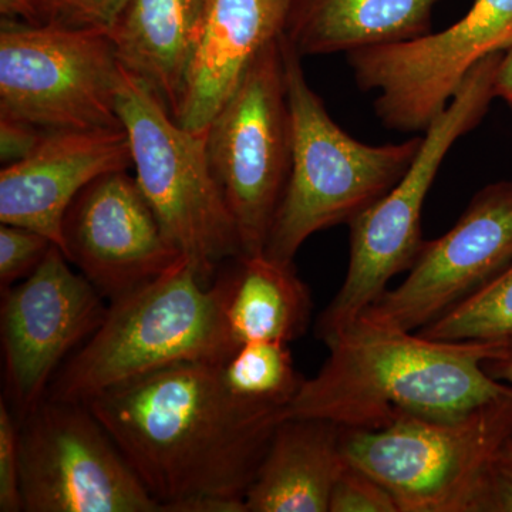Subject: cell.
<instances>
[{
  "label": "cell",
  "instance_id": "cell-1",
  "mask_svg": "<svg viewBox=\"0 0 512 512\" xmlns=\"http://www.w3.org/2000/svg\"><path fill=\"white\" fill-rule=\"evenodd\" d=\"M221 365L181 363L86 403L161 511L247 512L285 409L239 399Z\"/></svg>",
  "mask_w": 512,
  "mask_h": 512
},
{
  "label": "cell",
  "instance_id": "cell-2",
  "mask_svg": "<svg viewBox=\"0 0 512 512\" xmlns=\"http://www.w3.org/2000/svg\"><path fill=\"white\" fill-rule=\"evenodd\" d=\"M507 342H446L359 318L325 343L328 359L303 380L285 419L349 430H380L404 417L454 419L512 392L484 367Z\"/></svg>",
  "mask_w": 512,
  "mask_h": 512
},
{
  "label": "cell",
  "instance_id": "cell-3",
  "mask_svg": "<svg viewBox=\"0 0 512 512\" xmlns=\"http://www.w3.org/2000/svg\"><path fill=\"white\" fill-rule=\"evenodd\" d=\"M238 348L225 320L220 284H202L185 261L109 302L99 329L63 363L46 399L86 404L167 367L225 363Z\"/></svg>",
  "mask_w": 512,
  "mask_h": 512
},
{
  "label": "cell",
  "instance_id": "cell-4",
  "mask_svg": "<svg viewBox=\"0 0 512 512\" xmlns=\"http://www.w3.org/2000/svg\"><path fill=\"white\" fill-rule=\"evenodd\" d=\"M281 50L291 113V168L264 254L293 265L313 234L349 225L392 190L412 164L423 137L386 146L360 143L330 117L306 80L302 56L285 35Z\"/></svg>",
  "mask_w": 512,
  "mask_h": 512
},
{
  "label": "cell",
  "instance_id": "cell-5",
  "mask_svg": "<svg viewBox=\"0 0 512 512\" xmlns=\"http://www.w3.org/2000/svg\"><path fill=\"white\" fill-rule=\"evenodd\" d=\"M504 53L485 57L468 72L446 109L423 131L419 151L406 173L350 222L345 281L316 322V338L323 343L359 319L389 289L394 276L409 272L419 258L426 242L421 232L424 201L448 151L490 109L495 74Z\"/></svg>",
  "mask_w": 512,
  "mask_h": 512
},
{
  "label": "cell",
  "instance_id": "cell-6",
  "mask_svg": "<svg viewBox=\"0 0 512 512\" xmlns=\"http://www.w3.org/2000/svg\"><path fill=\"white\" fill-rule=\"evenodd\" d=\"M117 113L144 197L202 284L212 285L222 264L244 252L211 171L207 130L180 126L156 93L121 66Z\"/></svg>",
  "mask_w": 512,
  "mask_h": 512
},
{
  "label": "cell",
  "instance_id": "cell-7",
  "mask_svg": "<svg viewBox=\"0 0 512 512\" xmlns=\"http://www.w3.org/2000/svg\"><path fill=\"white\" fill-rule=\"evenodd\" d=\"M511 436L512 392L454 419L343 429V451L390 491L400 512H478L494 458Z\"/></svg>",
  "mask_w": 512,
  "mask_h": 512
},
{
  "label": "cell",
  "instance_id": "cell-8",
  "mask_svg": "<svg viewBox=\"0 0 512 512\" xmlns=\"http://www.w3.org/2000/svg\"><path fill=\"white\" fill-rule=\"evenodd\" d=\"M119 72L103 30L2 19L0 113L47 131L123 128Z\"/></svg>",
  "mask_w": 512,
  "mask_h": 512
},
{
  "label": "cell",
  "instance_id": "cell-9",
  "mask_svg": "<svg viewBox=\"0 0 512 512\" xmlns=\"http://www.w3.org/2000/svg\"><path fill=\"white\" fill-rule=\"evenodd\" d=\"M292 131L281 39L249 67L207 127L208 161L244 255L264 254L291 168Z\"/></svg>",
  "mask_w": 512,
  "mask_h": 512
},
{
  "label": "cell",
  "instance_id": "cell-10",
  "mask_svg": "<svg viewBox=\"0 0 512 512\" xmlns=\"http://www.w3.org/2000/svg\"><path fill=\"white\" fill-rule=\"evenodd\" d=\"M25 512H160L83 403L43 400L19 420Z\"/></svg>",
  "mask_w": 512,
  "mask_h": 512
},
{
  "label": "cell",
  "instance_id": "cell-11",
  "mask_svg": "<svg viewBox=\"0 0 512 512\" xmlns=\"http://www.w3.org/2000/svg\"><path fill=\"white\" fill-rule=\"evenodd\" d=\"M511 47L512 0H474L439 33L346 56L357 86L377 93L375 111L384 126L423 133L478 62Z\"/></svg>",
  "mask_w": 512,
  "mask_h": 512
},
{
  "label": "cell",
  "instance_id": "cell-12",
  "mask_svg": "<svg viewBox=\"0 0 512 512\" xmlns=\"http://www.w3.org/2000/svg\"><path fill=\"white\" fill-rule=\"evenodd\" d=\"M109 302L53 245L45 261L2 292L6 397L22 420L47 397L63 363L99 329Z\"/></svg>",
  "mask_w": 512,
  "mask_h": 512
},
{
  "label": "cell",
  "instance_id": "cell-13",
  "mask_svg": "<svg viewBox=\"0 0 512 512\" xmlns=\"http://www.w3.org/2000/svg\"><path fill=\"white\" fill-rule=\"evenodd\" d=\"M512 264V181L485 185L454 227L424 242L407 278L360 318L417 332Z\"/></svg>",
  "mask_w": 512,
  "mask_h": 512
},
{
  "label": "cell",
  "instance_id": "cell-14",
  "mask_svg": "<svg viewBox=\"0 0 512 512\" xmlns=\"http://www.w3.org/2000/svg\"><path fill=\"white\" fill-rule=\"evenodd\" d=\"M62 234L63 254L107 302L185 262L128 170L87 185L64 215Z\"/></svg>",
  "mask_w": 512,
  "mask_h": 512
},
{
  "label": "cell",
  "instance_id": "cell-15",
  "mask_svg": "<svg viewBox=\"0 0 512 512\" xmlns=\"http://www.w3.org/2000/svg\"><path fill=\"white\" fill-rule=\"evenodd\" d=\"M133 168L124 128L50 131L25 160L0 171V222L33 229L63 251L72 202L103 175Z\"/></svg>",
  "mask_w": 512,
  "mask_h": 512
},
{
  "label": "cell",
  "instance_id": "cell-16",
  "mask_svg": "<svg viewBox=\"0 0 512 512\" xmlns=\"http://www.w3.org/2000/svg\"><path fill=\"white\" fill-rule=\"evenodd\" d=\"M292 0H205L180 104L187 130H207L251 64L285 35Z\"/></svg>",
  "mask_w": 512,
  "mask_h": 512
},
{
  "label": "cell",
  "instance_id": "cell-17",
  "mask_svg": "<svg viewBox=\"0 0 512 512\" xmlns=\"http://www.w3.org/2000/svg\"><path fill=\"white\" fill-rule=\"evenodd\" d=\"M346 466L343 427L322 419H284L245 495L247 512H329Z\"/></svg>",
  "mask_w": 512,
  "mask_h": 512
},
{
  "label": "cell",
  "instance_id": "cell-18",
  "mask_svg": "<svg viewBox=\"0 0 512 512\" xmlns=\"http://www.w3.org/2000/svg\"><path fill=\"white\" fill-rule=\"evenodd\" d=\"M204 6L205 0H127L107 30L120 66L147 84L173 116Z\"/></svg>",
  "mask_w": 512,
  "mask_h": 512
},
{
  "label": "cell",
  "instance_id": "cell-19",
  "mask_svg": "<svg viewBox=\"0 0 512 512\" xmlns=\"http://www.w3.org/2000/svg\"><path fill=\"white\" fill-rule=\"evenodd\" d=\"M441 0H292L285 36L303 56L410 42L431 33Z\"/></svg>",
  "mask_w": 512,
  "mask_h": 512
},
{
  "label": "cell",
  "instance_id": "cell-20",
  "mask_svg": "<svg viewBox=\"0 0 512 512\" xmlns=\"http://www.w3.org/2000/svg\"><path fill=\"white\" fill-rule=\"evenodd\" d=\"M215 281L238 346L259 340L291 343L311 325L312 295L293 265L265 254L239 255Z\"/></svg>",
  "mask_w": 512,
  "mask_h": 512
},
{
  "label": "cell",
  "instance_id": "cell-21",
  "mask_svg": "<svg viewBox=\"0 0 512 512\" xmlns=\"http://www.w3.org/2000/svg\"><path fill=\"white\" fill-rule=\"evenodd\" d=\"M225 386L239 399L288 407L303 377L296 372L289 343L259 340L239 346L221 365Z\"/></svg>",
  "mask_w": 512,
  "mask_h": 512
},
{
  "label": "cell",
  "instance_id": "cell-22",
  "mask_svg": "<svg viewBox=\"0 0 512 512\" xmlns=\"http://www.w3.org/2000/svg\"><path fill=\"white\" fill-rule=\"evenodd\" d=\"M446 342L512 339V264L439 319L417 330Z\"/></svg>",
  "mask_w": 512,
  "mask_h": 512
},
{
  "label": "cell",
  "instance_id": "cell-23",
  "mask_svg": "<svg viewBox=\"0 0 512 512\" xmlns=\"http://www.w3.org/2000/svg\"><path fill=\"white\" fill-rule=\"evenodd\" d=\"M52 239L33 229L0 225V289L8 291L28 278L45 261Z\"/></svg>",
  "mask_w": 512,
  "mask_h": 512
},
{
  "label": "cell",
  "instance_id": "cell-24",
  "mask_svg": "<svg viewBox=\"0 0 512 512\" xmlns=\"http://www.w3.org/2000/svg\"><path fill=\"white\" fill-rule=\"evenodd\" d=\"M329 512H400L390 491L375 477L350 464L333 487Z\"/></svg>",
  "mask_w": 512,
  "mask_h": 512
},
{
  "label": "cell",
  "instance_id": "cell-25",
  "mask_svg": "<svg viewBox=\"0 0 512 512\" xmlns=\"http://www.w3.org/2000/svg\"><path fill=\"white\" fill-rule=\"evenodd\" d=\"M0 511H23L19 420L10 412L5 399L0 402Z\"/></svg>",
  "mask_w": 512,
  "mask_h": 512
},
{
  "label": "cell",
  "instance_id": "cell-26",
  "mask_svg": "<svg viewBox=\"0 0 512 512\" xmlns=\"http://www.w3.org/2000/svg\"><path fill=\"white\" fill-rule=\"evenodd\" d=\"M127 0H47L49 23L107 32Z\"/></svg>",
  "mask_w": 512,
  "mask_h": 512
},
{
  "label": "cell",
  "instance_id": "cell-27",
  "mask_svg": "<svg viewBox=\"0 0 512 512\" xmlns=\"http://www.w3.org/2000/svg\"><path fill=\"white\" fill-rule=\"evenodd\" d=\"M49 133L28 120L0 113V161L3 167L25 160L46 140Z\"/></svg>",
  "mask_w": 512,
  "mask_h": 512
},
{
  "label": "cell",
  "instance_id": "cell-28",
  "mask_svg": "<svg viewBox=\"0 0 512 512\" xmlns=\"http://www.w3.org/2000/svg\"><path fill=\"white\" fill-rule=\"evenodd\" d=\"M478 512H512V436L494 458Z\"/></svg>",
  "mask_w": 512,
  "mask_h": 512
},
{
  "label": "cell",
  "instance_id": "cell-29",
  "mask_svg": "<svg viewBox=\"0 0 512 512\" xmlns=\"http://www.w3.org/2000/svg\"><path fill=\"white\" fill-rule=\"evenodd\" d=\"M0 15L2 19L29 25L49 23L47 0H0Z\"/></svg>",
  "mask_w": 512,
  "mask_h": 512
},
{
  "label": "cell",
  "instance_id": "cell-30",
  "mask_svg": "<svg viewBox=\"0 0 512 512\" xmlns=\"http://www.w3.org/2000/svg\"><path fill=\"white\" fill-rule=\"evenodd\" d=\"M495 99L504 100L512 107V47L504 53L495 74L494 82Z\"/></svg>",
  "mask_w": 512,
  "mask_h": 512
},
{
  "label": "cell",
  "instance_id": "cell-31",
  "mask_svg": "<svg viewBox=\"0 0 512 512\" xmlns=\"http://www.w3.org/2000/svg\"><path fill=\"white\" fill-rule=\"evenodd\" d=\"M484 367L488 375L512 387V339L508 340L500 355L485 360Z\"/></svg>",
  "mask_w": 512,
  "mask_h": 512
}]
</instances>
